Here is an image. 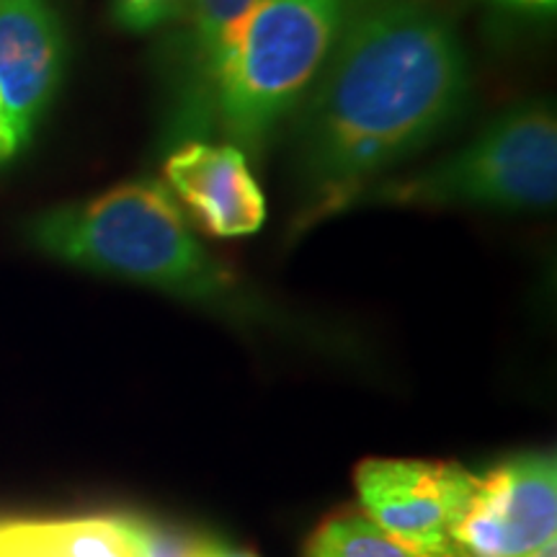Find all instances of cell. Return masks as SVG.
Returning <instances> with one entry per match:
<instances>
[{"label":"cell","mask_w":557,"mask_h":557,"mask_svg":"<svg viewBox=\"0 0 557 557\" xmlns=\"http://www.w3.org/2000/svg\"><path fill=\"white\" fill-rule=\"evenodd\" d=\"M472 73L451 21L426 0H351L346 24L292 116L295 230L359 199L470 107Z\"/></svg>","instance_id":"1"},{"label":"cell","mask_w":557,"mask_h":557,"mask_svg":"<svg viewBox=\"0 0 557 557\" xmlns=\"http://www.w3.org/2000/svg\"><path fill=\"white\" fill-rule=\"evenodd\" d=\"M21 233L47 259L160 292L243 331L346 348L344 333L282 308L212 253L160 181H124L96 197L47 207Z\"/></svg>","instance_id":"2"},{"label":"cell","mask_w":557,"mask_h":557,"mask_svg":"<svg viewBox=\"0 0 557 557\" xmlns=\"http://www.w3.org/2000/svg\"><path fill=\"white\" fill-rule=\"evenodd\" d=\"M348 9L351 0H256L222 60L214 132L261 158L329 62Z\"/></svg>","instance_id":"3"},{"label":"cell","mask_w":557,"mask_h":557,"mask_svg":"<svg viewBox=\"0 0 557 557\" xmlns=\"http://www.w3.org/2000/svg\"><path fill=\"white\" fill-rule=\"evenodd\" d=\"M555 197V109L547 101H521L426 169L382 178L359 205L529 212L553 207Z\"/></svg>","instance_id":"4"},{"label":"cell","mask_w":557,"mask_h":557,"mask_svg":"<svg viewBox=\"0 0 557 557\" xmlns=\"http://www.w3.org/2000/svg\"><path fill=\"white\" fill-rule=\"evenodd\" d=\"M354 485L361 511L389 534L423 553H462L455 527L475 493V472L455 462L372 457L357 468Z\"/></svg>","instance_id":"5"},{"label":"cell","mask_w":557,"mask_h":557,"mask_svg":"<svg viewBox=\"0 0 557 557\" xmlns=\"http://www.w3.org/2000/svg\"><path fill=\"white\" fill-rule=\"evenodd\" d=\"M557 459L519 455L478 475L455 545L468 557H521L555 540Z\"/></svg>","instance_id":"6"},{"label":"cell","mask_w":557,"mask_h":557,"mask_svg":"<svg viewBox=\"0 0 557 557\" xmlns=\"http://www.w3.org/2000/svg\"><path fill=\"white\" fill-rule=\"evenodd\" d=\"M256 0H184L176 37L165 54V135L209 139L214 135V90L230 41Z\"/></svg>","instance_id":"7"},{"label":"cell","mask_w":557,"mask_h":557,"mask_svg":"<svg viewBox=\"0 0 557 557\" xmlns=\"http://www.w3.org/2000/svg\"><path fill=\"white\" fill-rule=\"evenodd\" d=\"M165 189L212 238H243L267 222V197L248 156L230 143L186 139L163 163Z\"/></svg>","instance_id":"8"},{"label":"cell","mask_w":557,"mask_h":557,"mask_svg":"<svg viewBox=\"0 0 557 557\" xmlns=\"http://www.w3.org/2000/svg\"><path fill=\"white\" fill-rule=\"evenodd\" d=\"M67 41L50 0H0V96L32 145L65 78Z\"/></svg>","instance_id":"9"},{"label":"cell","mask_w":557,"mask_h":557,"mask_svg":"<svg viewBox=\"0 0 557 557\" xmlns=\"http://www.w3.org/2000/svg\"><path fill=\"white\" fill-rule=\"evenodd\" d=\"M305 557H468L423 553L403 542L377 521L369 519L361 508H344L333 513L310 534Z\"/></svg>","instance_id":"10"},{"label":"cell","mask_w":557,"mask_h":557,"mask_svg":"<svg viewBox=\"0 0 557 557\" xmlns=\"http://www.w3.org/2000/svg\"><path fill=\"white\" fill-rule=\"evenodd\" d=\"M26 537L45 557H129L109 517L26 521Z\"/></svg>","instance_id":"11"},{"label":"cell","mask_w":557,"mask_h":557,"mask_svg":"<svg viewBox=\"0 0 557 557\" xmlns=\"http://www.w3.org/2000/svg\"><path fill=\"white\" fill-rule=\"evenodd\" d=\"M129 557H214L222 542L143 513H111Z\"/></svg>","instance_id":"12"},{"label":"cell","mask_w":557,"mask_h":557,"mask_svg":"<svg viewBox=\"0 0 557 557\" xmlns=\"http://www.w3.org/2000/svg\"><path fill=\"white\" fill-rule=\"evenodd\" d=\"M184 0H111L114 21L127 32H152L178 18Z\"/></svg>","instance_id":"13"},{"label":"cell","mask_w":557,"mask_h":557,"mask_svg":"<svg viewBox=\"0 0 557 557\" xmlns=\"http://www.w3.org/2000/svg\"><path fill=\"white\" fill-rule=\"evenodd\" d=\"M29 148V143H26L24 137H21V132L16 127V122H13L9 107H5L3 96H0V171L9 169L11 163H16L21 158V152Z\"/></svg>","instance_id":"14"},{"label":"cell","mask_w":557,"mask_h":557,"mask_svg":"<svg viewBox=\"0 0 557 557\" xmlns=\"http://www.w3.org/2000/svg\"><path fill=\"white\" fill-rule=\"evenodd\" d=\"M0 557H45L26 537V521H11L9 540H5L3 555Z\"/></svg>","instance_id":"15"},{"label":"cell","mask_w":557,"mask_h":557,"mask_svg":"<svg viewBox=\"0 0 557 557\" xmlns=\"http://www.w3.org/2000/svg\"><path fill=\"white\" fill-rule=\"evenodd\" d=\"M487 3L521 13H555L557 0H487Z\"/></svg>","instance_id":"16"},{"label":"cell","mask_w":557,"mask_h":557,"mask_svg":"<svg viewBox=\"0 0 557 557\" xmlns=\"http://www.w3.org/2000/svg\"><path fill=\"white\" fill-rule=\"evenodd\" d=\"M521 557H557V542H547V545H542L537 549H532V553L521 555Z\"/></svg>","instance_id":"17"},{"label":"cell","mask_w":557,"mask_h":557,"mask_svg":"<svg viewBox=\"0 0 557 557\" xmlns=\"http://www.w3.org/2000/svg\"><path fill=\"white\" fill-rule=\"evenodd\" d=\"M214 557H259V555L248 553V549H235V547L220 545V549H218V555H214Z\"/></svg>","instance_id":"18"},{"label":"cell","mask_w":557,"mask_h":557,"mask_svg":"<svg viewBox=\"0 0 557 557\" xmlns=\"http://www.w3.org/2000/svg\"><path fill=\"white\" fill-rule=\"evenodd\" d=\"M9 524L11 521H0V555H3L5 540H9Z\"/></svg>","instance_id":"19"}]
</instances>
